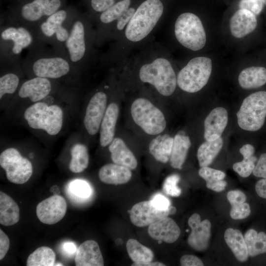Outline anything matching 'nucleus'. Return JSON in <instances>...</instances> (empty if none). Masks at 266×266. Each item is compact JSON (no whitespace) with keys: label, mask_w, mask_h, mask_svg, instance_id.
Listing matches in <instances>:
<instances>
[{"label":"nucleus","mask_w":266,"mask_h":266,"mask_svg":"<svg viewBox=\"0 0 266 266\" xmlns=\"http://www.w3.org/2000/svg\"><path fill=\"white\" fill-rule=\"evenodd\" d=\"M180 264L182 266H202L203 263L197 256L192 255H185L180 259Z\"/></svg>","instance_id":"nucleus-46"},{"label":"nucleus","mask_w":266,"mask_h":266,"mask_svg":"<svg viewBox=\"0 0 266 266\" xmlns=\"http://www.w3.org/2000/svg\"><path fill=\"white\" fill-rule=\"evenodd\" d=\"M41 41L33 28L13 19L9 15L1 18L0 24V62L22 60L21 54Z\"/></svg>","instance_id":"nucleus-4"},{"label":"nucleus","mask_w":266,"mask_h":266,"mask_svg":"<svg viewBox=\"0 0 266 266\" xmlns=\"http://www.w3.org/2000/svg\"><path fill=\"white\" fill-rule=\"evenodd\" d=\"M52 89L51 80L33 77L22 83L18 89V95L21 99L28 98L32 102H36L46 98Z\"/></svg>","instance_id":"nucleus-17"},{"label":"nucleus","mask_w":266,"mask_h":266,"mask_svg":"<svg viewBox=\"0 0 266 266\" xmlns=\"http://www.w3.org/2000/svg\"><path fill=\"white\" fill-rule=\"evenodd\" d=\"M228 121L227 110L222 107L214 108L206 117L204 122V137L206 141L215 140L221 137Z\"/></svg>","instance_id":"nucleus-19"},{"label":"nucleus","mask_w":266,"mask_h":266,"mask_svg":"<svg viewBox=\"0 0 266 266\" xmlns=\"http://www.w3.org/2000/svg\"><path fill=\"white\" fill-rule=\"evenodd\" d=\"M132 175L130 168L115 163L104 165L99 172V177L101 182L116 185L127 183Z\"/></svg>","instance_id":"nucleus-24"},{"label":"nucleus","mask_w":266,"mask_h":266,"mask_svg":"<svg viewBox=\"0 0 266 266\" xmlns=\"http://www.w3.org/2000/svg\"><path fill=\"white\" fill-rule=\"evenodd\" d=\"M0 165L5 171L7 179L14 184L27 182L33 174L31 162L14 148L6 149L1 153Z\"/></svg>","instance_id":"nucleus-12"},{"label":"nucleus","mask_w":266,"mask_h":266,"mask_svg":"<svg viewBox=\"0 0 266 266\" xmlns=\"http://www.w3.org/2000/svg\"><path fill=\"white\" fill-rule=\"evenodd\" d=\"M66 209L67 204L65 199L60 195H54L37 205L36 213L41 222L53 225L64 218Z\"/></svg>","instance_id":"nucleus-14"},{"label":"nucleus","mask_w":266,"mask_h":266,"mask_svg":"<svg viewBox=\"0 0 266 266\" xmlns=\"http://www.w3.org/2000/svg\"><path fill=\"white\" fill-rule=\"evenodd\" d=\"M21 61L0 62L7 64L9 68V71L2 73L0 77V99L6 95L13 94L18 90L20 78L18 71H15L21 64Z\"/></svg>","instance_id":"nucleus-26"},{"label":"nucleus","mask_w":266,"mask_h":266,"mask_svg":"<svg viewBox=\"0 0 266 266\" xmlns=\"http://www.w3.org/2000/svg\"><path fill=\"white\" fill-rule=\"evenodd\" d=\"M264 4L266 5V0H262Z\"/></svg>","instance_id":"nucleus-54"},{"label":"nucleus","mask_w":266,"mask_h":266,"mask_svg":"<svg viewBox=\"0 0 266 266\" xmlns=\"http://www.w3.org/2000/svg\"><path fill=\"white\" fill-rule=\"evenodd\" d=\"M10 246V241L7 235L0 230V260L6 255Z\"/></svg>","instance_id":"nucleus-47"},{"label":"nucleus","mask_w":266,"mask_h":266,"mask_svg":"<svg viewBox=\"0 0 266 266\" xmlns=\"http://www.w3.org/2000/svg\"><path fill=\"white\" fill-rule=\"evenodd\" d=\"M108 149L111 153V160L114 163L124 166L130 169L136 168L137 166V160L133 153L121 138H114L109 144Z\"/></svg>","instance_id":"nucleus-23"},{"label":"nucleus","mask_w":266,"mask_h":266,"mask_svg":"<svg viewBox=\"0 0 266 266\" xmlns=\"http://www.w3.org/2000/svg\"><path fill=\"white\" fill-rule=\"evenodd\" d=\"M264 4L262 0H240L238 6L239 9L248 10L256 16L262 12Z\"/></svg>","instance_id":"nucleus-41"},{"label":"nucleus","mask_w":266,"mask_h":266,"mask_svg":"<svg viewBox=\"0 0 266 266\" xmlns=\"http://www.w3.org/2000/svg\"><path fill=\"white\" fill-rule=\"evenodd\" d=\"M257 26L256 15L251 11L239 9L231 17L230 30L234 37L242 38L253 32Z\"/></svg>","instance_id":"nucleus-20"},{"label":"nucleus","mask_w":266,"mask_h":266,"mask_svg":"<svg viewBox=\"0 0 266 266\" xmlns=\"http://www.w3.org/2000/svg\"><path fill=\"white\" fill-rule=\"evenodd\" d=\"M148 233L155 240L172 243L179 238L180 230L176 222L167 216L150 224Z\"/></svg>","instance_id":"nucleus-18"},{"label":"nucleus","mask_w":266,"mask_h":266,"mask_svg":"<svg viewBox=\"0 0 266 266\" xmlns=\"http://www.w3.org/2000/svg\"><path fill=\"white\" fill-rule=\"evenodd\" d=\"M62 250L65 255L68 256H72L77 252V248L75 244L71 241H66L63 244Z\"/></svg>","instance_id":"nucleus-48"},{"label":"nucleus","mask_w":266,"mask_h":266,"mask_svg":"<svg viewBox=\"0 0 266 266\" xmlns=\"http://www.w3.org/2000/svg\"><path fill=\"white\" fill-rule=\"evenodd\" d=\"M191 145L189 137L186 135L184 131H179L173 138L169 158L170 164L172 167L180 169L182 168Z\"/></svg>","instance_id":"nucleus-25"},{"label":"nucleus","mask_w":266,"mask_h":266,"mask_svg":"<svg viewBox=\"0 0 266 266\" xmlns=\"http://www.w3.org/2000/svg\"><path fill=\"white\" fill-rule=\"evenodd\" d=\"M68 196L79 202L88 200L93 194V189L87 182L77 179L71 182L67 188Z\"/></svg>","instance_id":"nucleus-37"},{"label":"nucleus","mask_w":266,"mask_h":266,"mask_svg":"<svg viewBox=\"0 0 266 266\" xmlns=\"http://www.w3.org/2000/svg\"><path fill=\"white\" fill-rule=\"evenodd\" d=\"M251 209L247 203H243L232 206L230 216L234 220L243 219L250 214Z\"/></svg>","instance_id":"nucleus-42"},{"label":"nucleus","mask_w":266,"mask_h":266,"mask_svg":"<svg viewBox=\"0 0 266 266\" xmlns=\"http://www.w3.org/2000/svg\"><path fill=\"white\" fill-rule=\"evenodd\" d=\"M56 255L53 250L46 246L37 248L28 257L27 266H54Z\"/></svg>","instance_id":"nucleus-36"},{"label":"nucleus","mask_w":266,"mask_h":266,"mask_svg":"<svg viewBox=\"0 0 266 266\" xmlns=\"http://www.w3.org/2000/svg\"><path fill=\"white\" fill-rule=\"evenodd\" d=\"M117 1L116 0H90L91 12L87 16L93 24L98 16Z\"/></svg>","instance_id":"nucleus-38"},{"label":"nucleus","mask_w":266,"mask_h":266,"mask_svg":"<svg viewBox=\"0 0 266 266\" xmlns=\"http://www.w3.org/2000/svg\"><path fill=\"white\" fill-rule=\"evenodd\" d=\"M77 14L73 11L60 9L33 28L37 38L55 50L66 55L65 44Z\"/></svg>","instance_id":"nucleus-5"},{"label":"nucleus","mask_w":266,"mask_h":266,"mask_svg":"<svg viewBox=\"0 0 266 266\" xmlns=\"http://www.w3.org/2000/svg\"><path fill=\"white\" fill-rule=\"evenodd\" d=\"M75 263L76 266H103L104 261L98 243L93 240L83 242L77 248Z\"/></svg>","instance_id":"nucleus-21"},{"label":"nucleus","mask_w":266,"mask_h":266,"mask_svg":"<svg viewBox=\"0 0 266 266\" xmlns=\"http://www.w3.org/2000/svg\"><path fill=\"white\" fill-rule=\"evenodd\" d=\"M20 218V209L17 203L8 195L0 192V223L5 226L16 224Z\"/></svg>","instance_id":"nucleus-29"},{"label":"nucleus","mask_w":266,"mask_h":266,"mask_svg":"<svg viewBox=\"0 0 266 266\" xmlns=\"http://www.w3.org/2000/svg\"><path fill=\"white\" fill-rule=\"evenodd\" d=\"M239 152L243 157V159L247 160L252 157L255 152L253 145L247 144L242 146L239 149Z\"/></svg>","instance_id":"nucleus-50"},{"label":"nucleus","mask_w":266,"mask_h":266,"mask_svg":"<svg viewBox=\"0 0 266 266\" xmlns=\"http://www.w3.org/2000/svg\"><path fill=\"white\" fill-rule=\"evenodd\" d=\"M133 72L139 82L152 86L165 97L172 95L177 86V76L165 46L153 38L114 67Z\"/></svg>","instance_id":"nucleus-1"},{"label":"nucleus","mask_w":266,"mask_h":266,"mask_svg":"<svg viewBox=\"0 0 266 266\" xmlns=\"http://www.w3.org/2000/svg\"><path fill=\"white\" fill-rule=\"evenodd\" d=\"M227 199L232 206L243 203L246 200L245 195L239 190H233L227 194Z\"/></svg>","instance_id":"nucleus-45"},{"label":"nucleus","mask_w":266,"mask_h":266,"mask_svg":"<svg viewBox=\"0 0 266 266\" xmlns=\"http://www.w3.org/2000/svg\"><path fill=\"white\" fill-rule=\"evenodd\" d=\"M126 249L133 263L151 262L153 260L152 251L135 239L131 238L127 241Z\"/></svg>","instance_id":"nucleus-35"},{"label":"nucleus","mask_w":266,"mask_h":266,"mask_svg":"<svg viewBox=\"0 0 266 266\" xmlns=\"http://www.w3.org/2000/svg\"><path fill=\"white\" fill-rule=\"evenodd\" d=\"M238 80L243 89L259 88L266 83V68L255 66L246 68L240 72Z\"/></svg>","instance_id":"nucleus-27"},{"label":"nucleus","mask_w":266,"mask_h":266,"mask_svg":"<svg viewBox=\"0 0 266 266\" xmlns=\"http://www.w3.org/2000/svg\"><path fill=\"white\" fill-rule=\"evenodd\" d=\"M244 238L249 256L254 257L266 253V233H258L254 229H249L245 233Z\"/></svg>","instance_id":"nucleus-32"},{"label":"nucleus","mask_w":266,"mask_h":266,"mask_svg":"<svg viewBox=\"0 0 266 266\" xmlns=\"http://www.w3.org/2000/svg\"><path fill=\"white\" fill-rule=\"evenodd\" d=\"M71 160L69 164L70 170L73 173H80L88 166L89 157L88 149L85 145L77 143L70 151Z\"/></svg>","instance_id":"nucleus-34"},{"label":"nucleus","mask_w":266,"mask_h":266,"mask_svg":"<svg viewBox=\"0 0 266 266\" xmlns=\"http://www.w3.org/2000/svg\"><path fill=\"white\" fill-rule=\"evenodd\" d=\"M21 66L26 72L33 77L50 80L65 78L77 71L66 54L60 52L40 41L29 50L22 59Z\"/></svg>","instance_id":"nucleus-3"},{"label":"nucleus","mask_w":266,"mask_h":266,"mask_svg":"<svg viewBox=\"0 0 266 266\" xmlns=\"http://www.w3.org/2000/svg\"><path fill=\"white\" fill-rule=\"evenodd\" d=\"M62 0H30L21 4L9 16L20 23L34 28L61 8Z\"/></svg>","instance_id":"nucleus-11"},{"label":"nucleus","mask_w":266,"mask_h":266,"mask_svg":"<svg viewBox=\"0 0 266 266\" xmlns=\"http://www.w3.org/2000/svg\"><path fill=\"white\" fill-rule=\"evenodd\" d=\"M223 144L220 137L215 140L206 141L199 147L197 158L200 167L209 166L221 151Z\"/></svg>","instance_id":"nucleus-31"},{"label":"nucleus","mask_w":266,"mask_h":266,"mask_svg":"<svg viewBox=\"0 0 266 266\" xmlns=\"http://www.w3.org/2000/svg\"><path fill=\"white\" fill-rule=\"evenodd\" d=\"M199 174L205 180L207 188L214 191L221 192L225 190L227 185V182L223 180L225 173L221 170L208 166H203L200 169Z\"/></svg>","instance_id":"nucleus-33"},{"label":"nucleus","mask_w":266,"mask_h":266,"mask_svg":"<svg viewBox=\"0 0 266 266\" xmlns=\"http://www.w3.org/2000/svg\"><path fill=\"white\" fill-rule=\"evenodd\" d=\"M255 191L260 197L266 199V178L260 179L256 183Z\"/></svg>","instance_id":"nucleus-49"},{"label":"nucleus","mask_w":266,"mask_h":266,"mask_svg":"<svg viewBox=\"0 0 266 266\" xmlns=\"http://www.w3.org/2000/svg\"><path fill=\"white\" fill-rule=\"evenodd\" d=\"M236 116L238 124L243 130L252 132L260 130L266 117V91L257 92L247 97Z\"/></svg>","instance_id":"nucleus-9"},{"label":"nucleus","mask_w":266,"mask_h":266,"mask_svg":"<svg viewBox=\"0 0 266 266\" xmlns=\"http://www.w3.org/2000/svg\"><path fill=\"white\" fill-rule=\"evenodd\" d=\"M131 113L134 122L147 134H159L166 127L162 112L147 99L135 100L132 104Z\"/></svg>","instance_id":"nucleus-10"},{"label":"nucleus","mask_w":266,"mask_h":266,"mask_svg":"<svg viewBox=\"0 0 266 266\" xmlns=\"http://www.w3.org/2000/svg\"><path fill=\"white\" fill-rule=\"evenodd\" d=\"M133 266H165V264L158 262H138V263H133L132 265Z\"/></svg>","instance_id":"nucleus-51"},{"label":"nucleus","mask_w":266,"mask_h":266,"mask_svg":"<svg viewBox=\"0 0 266 266\" xmlns=\"http://www.w3.org/2000/svg\"><path fill=\"white\" fill-rule=\"evenodd\" d=\"M176 41L183 47L192 51L203 48L206 43L205 32L200 18L190 12L180 14L173 26Z\"/></svg>","instance_id":"nucleus-6"},{"label":"nucleus","mask_w":266,"mask_h":266,"mask_svg":"<svg viewBox=\"0 0 266 266\" xmlns=\"http://www.w3.org/2000/svg\"><path fill=\"white\" fill-rule=\"evenodd\" d=\"M180 179L178 174H174L167 177L165 179L163 189L167 195L171 197H176L180 195L181 189L178 187L177 183Z\"/></svg>","instance_id":"nucleus-40"},{"label":"nucleus","mask_w":266,"mask_h":266,"mask_svg":"<svg viewBox=\"0 0 266 266\" xmlns=\"http://www.w3.org/2000/svg\"><path fill=\"white\" fill-rule=\"evenodd\" d=\"M150 201L153 206L159 210H166L170 206L169 200L161 194L155 195Z\"/></svg>","instance_id":"nucleus-43"},{"label":"nucleus","mask_w":266,"mask_h":266,"mask_svg":"<svg viewBox=\"0 0 266 266\" xmlns=\"http://www.w3.org/2000/svg\"><path fill=\"white\" fill-rule=\"evenodd\" d=\"M212 67V61L209 58L201 56L192 58L178 73L177 86L187 93L199 91L208 82Z\"/></svg>","instance_id":"nucleus-8"},{"label":"nucleus","mask_w":266,"mask_h":266,"mask_svg":"<svg viewBox=\"0 0 266 266\" xmlns=\"http://www.w3.org/2000/svg\"><path fill=\"white\" fill-rule=\"evenodd\" d=\"M54 266H64V265L61 263H57L56 265L54 264Z\"/></svg>","instance_id":"nucleus-53"},{"label":"nucleus","mask_w":266,"mask_h":266,"mask_svg":"<svg viewBox=\"0 0 266 266\" xmlns=\"http://www.w3.org/2000/svg\"><path fill=\"white\" fill-rule=\"evenodd\" d=\"M95 27L87 15L77 14L65 44L66 54L77 71L99 63Z\"/></svg>","instance_id":"nucleus-2"},{"label":"nucleus","mask_w":266,"mask_h":266,"mask_svg":"<svg viewBox=\"0 0 266 266\" xmlns=\"http://www.w3.org/2000/svg\"><path fill=\"white\" fill-rule=\"evenodd\" d=\"M119 111V107L115 102L110 103L106 108L100 128V142L102 147L109 145L114 139Z\"/></svg>","instance_id":"nucleus-22"},{"label":"nucleus","mask_w":266,"mask_h":266,"mask_svg":"<svg viewBox=\"0 0 266 266\" xmlns=\"http://www.w3.org/2000/svg\"><path fill=\"white\" fill-rule=\"evenodd\" d=\"M256 161L257 158L253 156L247 160L243 159L241 162L234 163L233 167L240 176L247 177L253 172Z\"/></svg>","instance_id":"nucleus-39"},{"label":"nucleus","mask_w":266,"mask_h":266,"mask_svg":"<svg viewBox=\"0 0 266 266\" xmlns=\"http://www.w3.org/2000/svg\"><path fill=\"white\" fill-rule=\"evenodd\" d=\"M188 223L191 229L187 239L188 245L196 251L206 250L211 236L210 222L207 219L201 221L200 215L196 213L189 218Z\"/></svg>","instance_id":"nucleus-15"},{"label":"nucleus","mask_w":266,"mask_h":266,"mask_svg":"<svg viewBox=\"0 0 266 266\" xmlns=\"http://www.w3.org/2000/svg\"><path fill=\"white\" fill-rule=\"evenodd\" d=\"M24 118L31 128L43 130L49 135H55L62 128L63 112L57 105L49 106L38 101L26 109Z\"/></svg>","instance_id":"nucleus-7"},{"label":"nucleus","mask_w":266,"mask_h":266,"mask_svg":"<svg viewBox=\"0 0 266 266\" xmlns=\"http://www.w3.org/2000/svg\"><path fill=\"white\" fill-rule=\"evenodd\" d=\"M253 174L256 177L266 178V153L261 155L253 171Z\"/></svg>","instance_id":"nucleus-44"},{"label":"nucleus","mask_w":266,"mask_h":266,"mask_svg":"<svg viewBox=\"0 0 266 266\" xmlns=\"http://www.w3.org/2000/svg\"><path fill=\"white\" fill-rule=\"evenodd\" d=\"M176 211V209L174 207L170 206L169 207V211L170 214H172L175 213Z\"/></svg>","instance_id":"nucleus-52"},{"label":"nucleus","mask_w":266,"mask_h":266,"mask_svg":"<svg viewBox=\"0 0 266 266\" xmlns=\"http://www.w3.org/2000/svg\"><path fill=\"white\" fill-rule=\"evenodd\" d=\"M224 239L238 261L244 262L247 260L248 252L244 237L240 231L233 228L227 229L224 233Z\"/></svg>","instance_id":"nucleus-28"},{"label":"nucleus","mask_w":266,"mask_h":266,"mask_svg":"<svg viewBox=\"0 0 266 266\" xmlns=\"http://www.w3.org/2000/svg\"><path fill=\"white\" fill-rule=\"evenodd\" d=\"M169 215V208L164 211L158 210L153 206L150 200L138 202L130 211V218L132 223L138 227L149 226Z\"/></svg>","instance_id":"nucleus-16"},{"label":"nucleus","mask_w":266,"mask_h":266,"mask_svg":"<svg viewBox=\"0 0 266 266\" xmlns=\"http://www.w3.org/2000/svg\"><path fill=\"white\" fill-rule=\"evenodd\" d=\"M173 142V138L169 134L159 135L150 142L149 152L156 160L166 163L169 160Z\"/></svg>","instance_id":"nucleus-30"},{"label":"nucleus","mask_w":266,"mask_h":266,"mask_svg":"<svg viewBox=\"0 0 266 266\" xmlns=\"http://www.w3.org/2000/svg\"><path fill=\"white\" fill-rule=\"evenodd\" d=\"M107 95L102 91L96 92L90 100L83 123L86 130L90 135H95L98 132L107 108Z\"/></svg>","instance_id":"nucleus-13"}]
</instances>
